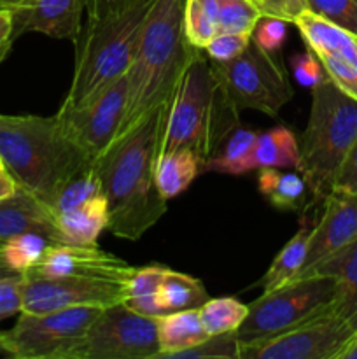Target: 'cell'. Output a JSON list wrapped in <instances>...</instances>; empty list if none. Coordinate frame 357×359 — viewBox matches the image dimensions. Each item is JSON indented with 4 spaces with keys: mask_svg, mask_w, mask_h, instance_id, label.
Wrapping results in <instances>:
<instances>
[{
    "mask_svg": "<svg viewBox=\"0 0 357 359\" xmlns=\"http://www.w3.org/2000/svg\"><path fill=\"white\" fill-rule=\"evenodd\" d=\"M168 107L170 104L144 116L93 160L107 198V230L119 238L139 241L167 214V200L156 186V161Z\"/></svg>",
    "mask_w": 357,
    "mask_h": 359,
    "instance_id": "1",
    "label": "cell"
},
{
    "mask_svg": "<svg viewBox=\"0 0 357 359\" xmlns=\"http://www.w3.org/2000/svg\"><path fill=\"white\" fill-rule=\"evenodd\" d=\"M184 6L186 0H154L150 6L128 70V98L118 135L174 98L196 49L186 37Z\"/></svg>",
    "mask_w": 357,
    "mask_h": 359,
    "instance_id": "2",
    "label": "cell"
},
{
    "mask_svg": "<svg viewBox=\"0 0 357 359\" xmlns=\"http://www.w3.org/2000/svg\"><path fill=\"white\" fill-rule=\"evenodd\" d=\"M0 158L18 186L46 205L93 161L66 135L56 116H0Z\"/></svg>",
    "mask_w": 357,
    "mask_h": 359,
    "instance_id": "3",
    "label": "cell"
},
{
    "mask_svg": "<svg viewBox=\"0 0 357 359\" xmlns=\"http://www.w3.org/2000/svg\"><path fill=\"white\" fill-rule=\"evenodd\" d=\"M240 125L205 49H195L170 102L160 153L188 149L202 168L224 139Z\"/></svg>",
    "mask_w": 357,
    "mask_h": 359,
    "instance_id": "4",
    "label": "cell"
},
{
    "mask_svg": "<svg viewBox=\"0 0 357 359\" xmlns=\"http://www.w3.org/2000/svg\"><path fill=\"white\" fill-rule=\"evenodd\" d=\"M153 2L133 0L125 9L102 20H88L86 28L76 41V69L62 105L80 107L128 74Z\"/></svg>",
    "mask_w": 357,
    "mask_h": 359,
    "instance_id": "5",
    "label": "cell"
},
{
    "mask_svg": "<svg viewBox=\"0 0 357 359\" xmlns=\"http://www.w3.org/2000/svg\"><path fill=\"white\" fill-rule=\"evenodd\" d=\"M357 137V100L331 79L312 88V109L300 140L301 175L314 200L326 198Z\"/></svg>",
    "mask_w": 357,
    "mask_h": 359,
    "instance_id": "6",
    "label": "cell"
},
{
    "mask_svg": "<svg viewBox=\"0 0 357 359\" xmlns=\"http://www.w3.org/2000/svg\"><path fill=\"white\" fill-rule=\"evenodd\" d=\"M336 293V279L326 276L300 277L262 293L248 305L247 318L237 330L238 342L241 347H251L290 332L332 311Z\"/></svg>",
    "mask_w": 357,
    "mask_h": 359,
    "instance_id": "7",
    "label": "cell"
},
{
    "mask_svg": "<svg viewBox=\"0 0 357 359\" xmlns=\"http://www.w3.org/2000/svg\"><path fill=\"white\" fill-rule=\"evenodd\" d=\"M217 77L238 111L252 109L275 118L293 98V86L280 53H268L251 39L241 55L214 62Z\"/></svg>",
    "mask_w": 357,
    "mask_h": 359,
    "instance_id": "8",
    "label": "cell"
},
{
    "mask_svg": "<svg viewBox=\"0 0 357 359\" xmlns=\"http://www.w3.org/2000/svg\"><path fill=\"white\" fill-rule=\"evenodd\" d=\"M102 309L74 307L30 314L21 312L16 325L6 332L9 358L70 359Z\"/></svg>",
    "mask_w": 357,
    "mask_h": 359,
    "instance_id": "9",
    "label": "cell"
},
{
    "mask_svg": "<svg viewBox=\"0 0 357 359\" xmlns=\"http://www.w3.org/2000/svg\"><path fill=\"white\" fill-rule=\"evenodd\" d=\"M158 354L156 318L115 304L102 309L70 359H158Z\"/></svg>",
    "mask_w": 357,
    "mask_h": 359,
    "instance_id": "10",
    "label": "cell"
},
{
    "mask_svg": "<svg viewBox=\"0 0 357 359\" xmlns=\"http://www.w3.org/2000/svg\"><path fill=\"white\" fill-rule=\"evenodd\" d=\"M62 244H93L108 226L107 198L93 161L70 177L49 202Z\"/></svg>",
    "mask_w": 357,
    "mask_h": 359,
    "instance_id": "11",
    "label": "cell"
},
{
    "mask_svg": "<svg viewBox=\"0 0 357 359\" xmlns=\"http://www.w3.org/2000/svg\"><path fill=\"white\" fill-rule=\"evenodd\" d=\"M125 284L91 277L23 273V311L30 314L74 307L107 309L125 302Z\"/></svg>",
    "mask_w": 357,
    "mask_h": 359,
    "instance_id": "12",
    "label": "cell"
},
{
    "mask_svg": "<svg viewBox=\"0 0 357 359\" xmlns=\"http://www.w3.org/2000/svg\"><path fill=\"white\" fill-rule=\"evenodd\" d=\"M128 74L115 79L80 107L62 105L56 114L66 135L94 160L115 139L126 111Z\"/></svg>",
    "mask_w": 357,
    "mask_h": 359,
    "instance_id": "13",
    "label": "cell"
},
{
    "mask_svg": "<svg viewBox=\"0 0 357 359\" xmlns=\"http://www.w3.org/2000/svg\"><path fill=\"white\" fill-rule=\"evenodd\" d=\"M354 335L352 326L329 311L258 346L241 347L240 359H336Z\"/></svg>",
    "mask_w": 357,
    "mask_h": 359,
    "instance_id": "14",
    "label": "cell"
},
{
    "mask_svg": "<svg viewBox=\"0 0 357 359\" xmlns=\"http://www.w3.org/2000/svg\"><path fill=\"white\" fill-rule=\"evenodd\" d=\"M27 272L38 276H77L126 283L133 266L93 244H51L37 266ZM24 273V272H23Z\"/></svg>",
    "mask_w": 357,
    "mask_h": 359,
    "instance_id": "15",
    "label": "cell"
},
{
    "mask_svg": "<svg viewBox=\"0 0 357 359\" xmlns=\"http://www.w3.org/2000/svg\"><path fill=\"white\" fill-rule=\"evenodd\" d=\"M357 238V191L332 189L324 198V212L314 224L307 258L296 279L303 277L318 262Z\"/></svg>",
    "mask_w": 357,
    "mask_h": 359,
    "instance_id": "16",
    "label": "cell"
},
{
    "mask_svg": "<svg viewBox=\"0 0 357 359\" xmlns=\"http://www.w3.org/2000/svg\"><path fill=\"white\" fill-rule=\"evenodd\" d=\"M9 11L14 21V41L27 32H38L76 44L83 32L80 20L86 0H23Z\"/></svg>",
    "mask_w": 357,
    "mask_h": 359,
    "instance_id": "17",
    "label": "cell"
},
{
    "mask_svg": "<svg viewBox=\"0 0 357 359\" xmlns=\"http://www.w3.org/2000/svg\"><path fill=\"white\" fill-rule=\"evenodd\" d=\"M23 233L44 235L55 244H62L48 205L18 186L13 195L0 200V244Z\"/></svg>",
    "mask_w": 357,
    "mask_h": 359,
    "instance_id": "18",
    "label": "cell"
},
{
    "mask_svg": "<svg viewBox=\"0 0 357 359\" xmlns=\"http://www.w3.org/2000/svg\"><path fill=\"white\" fill-rule=\"evenodd\" d=\"M307 276H326L336 279L338 293L332 304V312L345 319L357 333V238L318 262L303 277Z\"/></svg>",
    "mask_w": 357,
    "mask_h": 359,
    "instance_id": "19",
    "label": "cell"
},
{
    "mask_svg": "<svg viewBox=\"0 0 357 359\" xmlns=\"http://www.w3.org/2000/svg\"><path fill=\"white\" fill-rule=\"evenodd\" d=\"M315 55H332L357 65V35L310 11H303L293 21Z\"/></svg>",
    "mask_w": 357,
    "mask_h": 359,
    "instance_id": "20",
    "label": "cell"
},
{
    "mask_svg": "<svg viewBox=\"0 0 357 359\" xmlns=\"http://www.w3.org/2000/svg\"><path fill=\"white\" fill-rule=\"evenodd\" d=\"M266 167L294 168L300 172V142L286 126H275L265 132H258L254 146L245 161V172Z\"/></svg>",
    "mask_w": 357,
    "mask_h": 359,
    "instance_id": "21",
    "label": "cell"
},
{
    "mask_svg": "<svg viewBox=\"0 0 357 359\" xmlns=\"http://www.w3.org/2000/svg\"><path fill=\"white\" fill-rule=\"evenodd\" d=\"M156 330L160 344L158 359H172L177 353L191 349L210 337L200 321L198 309L158 316Z\"/></svg>",
    "mask_w": 357,
    "mask_h": 359,
    "instance_id": "22",
    "label": "cell"
},
{
    "mask_svg": "<svg viewBox=\"0 0 357 359\" xmlns=\"http://www.w3.org/2000/svg\"><path fill=\"white\" fill-rule=\"evenodd\" d=\"M258 188L273 207L282 210H300L307 202V181L301 172H284L280 168H259Z\"/></svg>",
    "mask_w": 357,
    "mask_h": 359,
    "instance_id": "23",
    "label": "cell"
},
{
    "mask_svg": "<svg viewBox=\"0 0 357 359\" xmlns=\"http://www.w3.org/2000/svg\"><path fill=\"white\" fill-rule=\"evenodd\" d=\"M202 174V161L188 149L160 153L156 161V186L164 200L175 198Z\"/></svg>",
    "mask_w": 357,
    "mask_h": 359,
    "instance_id": "24",
    "label": "cell"
},
{
    "mask_svg": "<svg viewBox=\"0 0 357 359\" xmlns=\"http://www.w3.org/2000/svg\"><path fill=\"white\" fill-rule=\"evenodd\" d=\"M312 231H314V224L308 219L301 221L296 235L284 245L282 251L275 256L272 266L262 277V293H268L296 279L307 258Z\"/></svg>",
    "mask_w": 357,
    "mask_h": 359,
    "instance_id": "25",
    "label": "cell"
},
{
    "mask_svg": "<svg viewBox=\"0 0 357 359\" xmlns=\"http://www.w3.org/2000/svg\"><path fill=\"white\" fill-rule=\"evenodd\" d=\"M164 270L167 266L160 265L133 269L132 276L125 284V302L122 304L147 318L163 316L164 312L160 302V290Z\"/></svg>",
    "mask_w": 357,
    "mask_h": 359,
    "instance_id": "26",
    "label": "cell"
},
{
    "mask_svg": "<svg viewBox=\"0 0 357 359\" xmlns=\"http://www.w3.org/2000/svg\"><path fill=\"white\" fill-rule=\"evenodd\" d=\"M206 300H209V294L202 280L188 273L175 272L170 269L164 270L160 290V302L164 314L198 309Z\"/></svg>",
    "mask_w": 357,
    "mask_h": 359,
    "instance_id": "27",
    "label": "cell"
},
{
    "mask_svg": "<svg viewBox=\"0 0 357 359\" xmlns=\"http://www.w3.org/2000/svg\"><path fill=\"white\" fill-rule=\"evenodd\" d=\"M258 132L238 125L217 147L216 154L203 165V172H220V174H245V161L255 142Z\"/></svg>",
    "mask_w": 357,
    "mask_h": 359,
    "instance_id": "28",
    "label": "cell"
},
{
    "mask_svg": "<svg viewBox=\"0 0 357 359\" xmlns=\"http://www.w3.org/2000/svg\"><path fill=\"white\" fill-rule=\"evenodd\" d=\"M200 321L209 335L237 332L248 314V305L231 297L209 298L198 307Z\"/></svg>",
    "mask_w": 357,
    "mask_h": 359,
    "instance_id": "29",
    "label": "cell"
},
{
    "mask_svg": "<svg viewBox=\"0 0 357 359\" xmlns=\"http://www.w3.org/2000/svg\"><path fill=\"white\" fill-rule=\"evenodd\" d=\"M184 30L192 48L205 49L219 34L217 0H186Z\"/></svg>",
    "mask_w": 357,
    "mask_h": 359,
    "instance_id": "30",
    "label": "cell"
},
{
    "mask_svg": "<svg viewBox=\"0 0 357 359\" xmlns=\"http://www.w3.org/2000/svg\"><path fill=\"white\" fill-rule=\"evenodd\" d=\"M51 244H55V242L46 238L44 235L23 233L4 242L0 251H2L4 259L10 269L16 270L18 273H23L41 263Z\"/></svg>",
    "mask_w": 357,
    "mask_h": 359,
    "instance_id": "31",
    "label": "cell"
},
{
    "mask_svg": "<svg viewBox=\"0 0 357 359\" xmlns=\"http://www.w3.org/2000/svg\"><path fill=\"white\" fill-rule=\"evenodd\" d=\"M261 16V9L252 0H217L219 32L252 35Z\"/></svg>",
    "mask_w": 357,
    "mask_h": 359,
    "instance_id": "32",
    "label": "cell"
},
{
    "mask_svg": "<svg viewBox=\"0 0 357 359\" xmlns=\"http://www.w3.org/2000/svg\"><path fill=\"white\" fill-rule=\"evenodd\" d=\"M241 346L237 339V332L223 333V335H210L198 346L177 353L172 359H240Z\"/></svg>",
    "mask_w": 357,
    "mask_h": 359,
    "instance_id": "33",
    "label": "cell"
},
{
    "mask_svg": "<svg viewBox=\"0 0 357 359\" xmlns=\"http://www.w3.org/2000/svg\"><path fill=\"white\" fill-rule=\"evenodd\" d=\"M307 11L357 35V0H307Z\"/></svg>",
    "mask_w": 357,
    "mask_h": 359,
    "instance_id": "34",
    "label": "cell"
},
{
    "mask_svg": "<svg viewBox=\"0 0 357 359\" xmlns=\"http://www.w3.org/2000/svg\"><path fill=\"white\" fill-rule=\"evenodd\" d=\"M287 23L289 21L262 14L252 30V41L265 51L280 53L287 35Z\"/></svg>",
    "mask_w": 357,
    "mask_h": 359,
    "instance_id": "35",
    "label": "cell"
},
{
    "mask_svg": "<svg viewBox=\"0 0 357 359\" xmlns=\"http://www.w3.org/2000/svg\"><path fill=\"white\" fill-rule=\"evenodd\" d=\"M329 79L349 97L357 100V65L332 55H317Z\"/></svg>",
    "mask_w": 357,
    "mask_h": 359,
    "instance_id": "36",
    "label": "cell"
},
{
    "mask_svg": "<svg viewBox=\"0 0 357 359\" xmlns=\"http://www.w3.org/2000/svg\"><path fill=\"white\" fill-rule=\"evenodd\" d=\"M252 35L233 34V32H219L212 41L206 44L205 53L214 62H230L245 51L251 42Z\"/></svg>",
    "mask_w": 357,
    "mask_h": 359,
    "instance_id": "37",
    "label": "cell"
},
{
    "mask_svg": "<svg viewBox=\"0 0 357 359\" xmlns=\"http://www.w3.org/2000/svg\"><path fill=\"white\" fill-rule=\"evenodd\" d=\"M290 69H293V74L298 83L301 86L310 88V90L324 79H328V74H326L321 60H318V56L312 49L294 55L290 58Z\"/></svg>",
    "mask_w": 357,
    "mask_h": 359,
    "instance_id": "38",
    "label": "cell"
},
{
    "mask_svg": "<svg viewBox=\"0 0 357 359\" xmlns=\"http://www.w3.org/2000/svg\"><path fill=\"white\" fill-rule=\"evenodd\" d=\"M23 311V273L0 279V321Z\"/></svg>",
    "mask_w": 357,
    "mask_h": 359,
    "instance_id": "39",
    "label": "cell"
},
{
    "mask_svg": "<svg viewBox=\"0 0 357 359\" xmlns=\"http://www.w3.org/2000/svg\"><path fill=\"white\" fill-rule=\"evenodd\" d=\"M332 189H340V191H357V137L354 140L352 147L346 153L345 160H343L342 167H340L338 175L335 179Z\"/></svg>",
    "mask_w": 357,
    "mask_h": 359,
    "instance_id": "40",
    "label": "cell"
},
{
    "mask_svg": "<svg viewBox=\"0 0 357 359\" xmlns=\"http://www.w3.org/2000/svg\"><path fill=\"white\" fill-rule=\"evenodd\" d=\"M132 2L133 0H86L88 20H102V18L108 16V14L125 9Z\"/></svg>",
    "mask_w": 357,
    "mask_h": 359,
    "instance_id": "41",
    "label": "cell"
},
{
    "mask_svg": "<svg viewBox=\"0 0 357 359\" xmlns=\"http://www.w3.org/2000/svg\"><path fill=\"white\" fill-rule=\"evenodd\" d=\"M14 42V21L9 9L0 7V62L9 55Z\"/></svg>",
    "mask_w": 357,
    "mask_h": 359,
    "instance_id": "42",
    "label": "cell"
},
{
    "mask_svg": "<svg viewBox=\"0 0 357 359\" xmlns=\"http://www.w3.org/2000/svg\"><path fill=\"white\" fill-rule=\"evenodd\" d=\"M261 14H265V16H275V18H280V20L289 21V16H287V9H286V0H262Z\"/></svg>",
    "mask_w": 357,
    "mask_h": 359,
    "instance_id": "43",
    "label": "cell"
},
{
    "mask_svg": "<svg viewBox=\"0 0 357 359\" xmlns=\"http://www.w3.org/2000/svg\"><path fill=\"white\" fill-rule=\"evenodd\" d=\"M16 189H18V182L14 181V177L9 174V172L4 175H0V200L10 196L14 191H16Z\"/></svg>",
    "mask_w": 357,
    "mask_h": 359,
    "instance_id": "44",
    "label": "cell"
},
{
    "mask_svg": "<svg viewBox=\"0 0 357 359\" xmlns=\"http://www.w3.org/2000/svg\"><path fill=\"white\" fill-rule=\"evenodd\" d=\"M286 9L289 21L293 23L294 18L300 16L303 11H307V0H286Z\"/></svg>",
    "mask_w": 357,
    "mask_h": 359,
    "instance_id": "45",
    "label": "cell"
},
{
    "mask_svg": "<svg viewBox=\"0 0 357 359\" xmlns=\"http://www.w3.org/2000/svg\"><path fill=\"white\" fill-rule=\"evenodd\" d=\"M336 359H357V333L343 346Z\"/></svg>",
    "mask_w": 357,
    "mask_h": 359,
    "instance_id": "46",
    "label": "cell"
},
{
    "mask_svg": "<svg viewBox=\"0 0 357 359\" xmlns=\"http://www.w3.org/2000/svg\"><path fill=\"white\" fill-rule=\"evenodd\" d=\"M0 248H2V245H0ZM16 273H18L16 270H13L9 265H7V262L4 259V256H2V251H0V279H2V277L16 276Z\"/></svg>",
    "mask_w": 357,
    "mask_h": 359,
    "instance_id": "47",
    "label": "cell"
},
{
    "mask_svg": "<svg viewBox=\"0 0 357 359\" xmlns=\"http://www.w3.org/2000/svg\"><path fill=\"white\" fill-rule=\"evenodd\" d=\"M0 356H7L9 358V351H7V344H6V335L0 332Z\"/></svg>",
    "mask_w": 357,
    "mask_h": 359,
    "instance_id": "48",
    "label": "cell"
},
{
    "mask_svg": "<svg viewBox=\"0 0 357 359\" xmlns=\"http://www.w3.org/2000/svg\"><path fill=\"white\" fill-rule=\"evenodd\" d=\"M20 2H23V0H0V7L2 9H10V7L18 6Z\"/></svg>",
    "mask_w": 357,
    "mask_h": 359,
    "instance_id": "49",
    "label": "cell"
},
{
    "mask_svg": "<svg viewBox=\"0 0 357 359\" xmlns=\"http://www.w3.org/2000/svg\"><path fill=\"white\" fill-rule=\"evenodd\" d=\"M4 174H7V168H6V165H4L2 158H0V175H4Z\"/></svg>",
    "mask_w": 357,
    "mask_h": 359,
    "instance_id": "50",
    "label": "cell"
},
{
    "mask_svg": "<svg viewBox=\"0 0 357 359\" xmlns=\"http://www.w3.org/2000/svg\"><path fill=\"white\" fill-rule=\"evenodd\" d=\"M252 2H254V4H258V7H259V9H261V6H262V0H252Z\"/></svg>",
    "mask_w": 357,
    "mask_h": 359,
    "instance_id": "51",
    "label": "cell"
},
{
    "mask_svg": "<svg viewBox=\"0 0 357 359\" xmlns=\"http://www.w3.org/2000/svg\"><path fill=\"white\" fill-rule=\"evenodd\" d=\"M0 245H2V244H0Z\"/></svg>",
    "mask_w": 357,
    "mask_h": 359,
    "instance_id": "52",
    "label": "cell"
}]
</instances>
